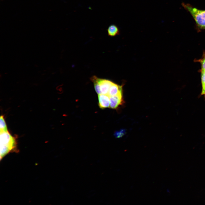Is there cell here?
Returning <instances> with one entry per match:
<instances>
[{"instance_id": "2", "label": "cell", "mask_w": 205, "mask_h": 205, "mask_svg": "<svg viewBox=\"0 0 205 205\" xmlns=\"http://www.w3.org/2000/svg\"><path fill=\"white\" fill-rule=\"evenodd\" d=\"M182 5L191 15L198 28L205 29V10L198 9L189 4L182 3Z\"/></svg>"}, {"instance_id": "7", "label": "cell", "mask_w": 205, "mask_h": 205, "mask_svg": "<svg viewBox=\"0 0 205 205\" xmlns=\"http://www.w3.org/2000/svg\"><path fill=\"white\" fill-rule=\"evenodd\" d=\"M108 34L110 36H114L118 35L120 32L118 27L114 24H111L107 29Z\"/></svg>"}, {"instance_id": "11", "label": "cell", "mask_w": 205, "mask_h": 205, "mask_svg": "<svg viewBox=\"0 0 205 205\" xmlns=\"http://www.w3.org/2000/svg\"><path fill=\"white\" fill-rule=\"evenodd\" d=\"M125 130L122 129L115 132L114 135L116 138H119L124 136L125 134Z\"/></svg>"}, {"instance_id": "3", "label": "cell", "mask_w": 205, "mask_h": 205, "mask_svg": "<svg viewBox=\"0 0 205 205\" xmlns=\"http://www.w3.org/2000/svg\"><path fill=\"white\" fill-rule=\"evenodd\" d=\"M122 94L110 96V106L112 109H116L123 103Z\"/></svg>"}, {"instance_id": "1", "label": "cell", "mask_w": 205, "mask_h": 205, "mask_svg": "<svg viewBox=\"0 0 205 205\" xmlns=\"http://www.w3.org/2000/svg\"><path fill=\"white\" fill-rule=\"evenodd\" d=\"M17 144L16 139L8 131L0 132V160L10 153L18 151Z\"/></svg>"}, {"instance_id": "12", "label": "cell", "mask_w": 205, "mask_h": 205, "mask_svg": "<svg viewBox=\"0 0 205 205\" xmlns=\"http://www.w3.org/2000/svg\"><path fill=\"white\" fill-rule=\"evenodd\" d=\"M201 64V71H205V56L200 61Z\"/></svg>"}, {"instance_id": "8", "label": "cell", "mask_w": 205, "mask_h": 205, "mask_svg": "<svg viewBox=\"0 0 205 205\" xmlns=\"http://www.w3.org/2000/svg\"><path fill=\"white\" fill-rule=\"evenodd\" d=\"M99 78L96 76H93L91 78V80L93 82L95 91L98 95L101 94L99 84L98 82Z\"/></svg>"}, {"instance_id": "10", "label": "cell", "mask_w": 205, "mask_h": 205, "mask_svg": "<svg viewBox=\"0 0 205 205\" xmlns=\"http://www.w3.org/2000/svg\"><path fill=\"white\" fill-rule=\"evenodd\" d=\"M0 132L7 131V127L6 122L3 116H1L0 117Z\"/></svg>"}, {"instance_id": "6", "label": "cell", "mask_w": 205, "mask_h": 205, "mask_svg": "<svg viewBox=\"0 0 205 205\" xmlns=\"http://www.w3.org/2000/svg\"><path fill=\"white\" fill-rule=\"evenodd\" d=\"M122 86L114 83L110 86L108 94L109 96H113L119 94H122Z\"/></svg>"}, {"instance_id": "5", "label": "cell", "mask_w": 205, "mask_h": 205, "mask_svg": "<svg viewBox=\"0 0 205 205\" xmlns=\"http://www.w3.org/2000/svg\"><path fill=\"white\" fill-rule=\"evenodd\" d=\"M98 82L100 85L101 93L108 94L110 87L113 82L107 79L99 78Z\"/></svg>"}, {"instance_id": "9", "label": "cell", "mask_w": 205, "mask_h": 205, "mask_svg": "<svg viewBox=\"0 0 205 205\" xmlns=\"http://www.w3.org/2000/svg\"><path fill=\"white\" fill-rule=\"evenodd\" d=\"M202 91L201 94L204 95L205 98V71H201Z\"/></svg>"}, {"instance_id": "4", "label": "cell", "mask_w": 205, "mask_h": 205, "mask_svg": "<svg viewBox=\"0 0 205 205\" xmlns=\"http://www.w3.org/2000/svg\"><path fill=\"white\" fill-rule=\"evenodd\" d=\"M98 97L99 105L101 108L103 109L110 107V96L108 94H99Z\"/></svg>"}]
</instances>
